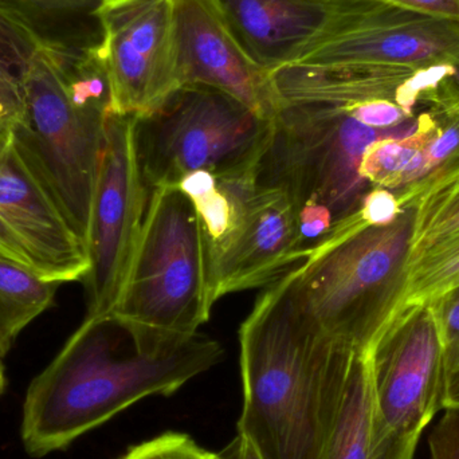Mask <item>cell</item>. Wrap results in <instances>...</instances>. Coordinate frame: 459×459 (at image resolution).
<instances>
[{
  "label": "cell",
  "mask_w": 459,
  "mask_h": 459,
  "mask_svg": "<svg viewBox=\"0 0 459 459\" xmlns=\"http://www.w3.org/2000/svg\"><path fill=\"white\" fill-rule=\"evenodd\" d=\"M375 399V444L394 449L420 442L441 411L446 342L433 305L402 310L369 351Z\"/></svg>",
  "instance_id": "8"
},
{
  "label": "cell",
  "mask_w": 459,
  "mask_h": 459,
  "mask_svg": "<svg viewBox=\"0 0 459 459\" xmlns=\"http://www.w3.org/2000/svg\"><path fill=\"white\" fill-rule=\"evenodd\" d=\"M0 258L48 282L82 281L88 246L30 171L13 137H0Z\"/></svg>",
  "instance_id": "12"
},
{
  "label": "cell",
  "mask_w": 459,
  "mask_h": 459,
  "mask_svg": "<svg viewBox=\"0 0 459 459\" xmlns=\"http://www.w3.org/2000/svg\"><path fill=\"white\" fill-rule=\"evenodd\" d=\"M459 406V344L446 347V382L442 410Z\"/></svg>",
  "instance_id": "31"
},
{
  "label": "cell",
  "mask_w": 459,
  "mask_h": 459,
  "mask_svg": "<svg viewBox=\"0 0 459 459\" xmlns=\"http://www.w3.org/2000/svg\"><path fill=\"white\" fill-rule=\"evenodd\" d=\"M58 286L0 258V337L5 344L11 347L16 336L53 305Z\"/></svg>",
  "instance_id": "21"
},
{
  "label": "cell",
  "mask_w": 459,
  "mask_h": 459,
  "mask_svg": "<svg viewBox=\"0 0 459 459\" xmlns=\"http://www.w3.org/2000/svg\"><path fill=\"white\" fill-rule=\"evenodd\" d=\"M429 305L436 310L446 347L459 344V286Z\"/></svg>",
  "instance_id": "30"
},
{
  "label": "cell",
  "mask_w": 459,
  "mask_h": 459,
  "mask_svg": "<svg viewBox=\"0 0 459 459\" xmlns=\"http://www.w3.org/2000/svg\"><path fill=\"white\" fill-rule=\"evenodd\" d=\"M272 121L218 89L182 86L150 115L134 117L145 185L178 187L196 171L220 179L258 175Z\"/></svg>",
  "instance_id": "6"
},
{
  "label": "cell",
  "mask_w": 459,
  "mask_h": 459,
  "mask_svg": "<svg viewBox=\"0 0 459 459\" xmlns=\"http://www.w3.org/2000/svg\"><path fill=\"white\" fill-rule=\"evenodd\" d=\"M110 115L109 80L97 48L37 51L24 78L23 115L10 134L86 246Z\"/></svg>",
  "instance_id": "3"
},
{
  "label": "cell",
  "mask_w": 459,
  "mask_h": 459,
  "mask_svg": "<svg viewBox=\"0 0 459 459\" xmlns=\"http://www.w3.org/2000/svg\"><path fill=\"white\" fill-rule=\"evenodd\" d=\"M418 123L420 115L396 128L375 129L334 105L282 104L273 118L256 182L283 191L297 212L317 204L339 222L371 190L359 174L364 151L377 140L411 134Z\"/></svg>",
  "instance_id": "7"
},
{
  "label": "cell",
  "mask_w": 459,
  "mask_h": 459,
  "mask_svg": "<svg viewBox=\"0 0 459 459\" xmlns=\"http://www.w3.org/2000/svg\"><path fill=\"white\" fill-rule=\"evenodd\" d=\"M212 455L186 434L167 433L132 447L120 459H212Z\"/></svg>",
  "instance_id": "25"
},
{
  "label": "cell",
  "mask_w": 459,
  "mask_h": 459,
  "mask_svg": "<svg viewBox=\"0 0 459 459\" xmlns=\"http://www.w3.org/2000/svg\"><path fill=\"white\" fill-rule=\"evenodd\" d=\"M2 359L3 358H0V395H2L5 387L4 366H3Z\"/></svg>",
  "instance_id": "33"
},
{
  "label": "cell",
  "mask_w": 459,
  "mask_h": 459,
  "mask_svg": "<svg viewBox=\"0 0 459 459\" xmlns=\"http://www.w3.org/2000/svg\"><path fill=\"white\" fill-rule=\"evenodd\" d=\"M37 35L0 4V137L8 136L23 115V82L37 51Z\"/></svg>",
  "instance_id": "18"
},
{
  "label": "cell",
  "mask_w": 459,
  "mask_h": 459,
  "mask_svg": "<svg viewBox=\"0 0 459 459\" xmlns=\"http://www.w3.org/2000/svg\"><path fill=\"white\" fill-rule=\"evenodd\" d=\"M102 0H0L37 35L43 46L91 50L102 40L97 10Z\"/></svg>",
  "instance_id": "17"
},
{
  "label": "cell",
  "mask_w": 459,
  "mask_h": 459,
  "mask_svg": "<svg viewBox=\"0 0 459 459\" xmlns=\"http://www.w3.org/2000/svg\"><path fill=\"white\" fill-rule=\"evenodd\" d=\"M150 188L145 185L134 137V116H109L91 210L83 278L86 317H107L117 305L139 243Z\"/></svg>",
  "instance_id": "9"
},
{
  "label": "cell",
  "mask_w": 459,
  "mask_h": 459,
  "mask_svg": "<svg viewBox=\"0 0 459 459\" xmlns=\"http://www.w3.org/2000/svg\"><path fill=\"white\" fill-rule=\"evenodd\" d=\"M225 358L218 340L198 333L172 348L140 344L115 317H85L32 380L22 442L32 457L66 449L148 396H169Z\"/></svg>",
  "instance_id": "2"
},
{
  "label": "cell",
  "mask_w": 459,
  "mask_h": 459,
  "mask_svg": "<svg viewBox=\"0 0 459 459\" xmlns=\"http://www.w3.org/2000/svg\"><path fill=\"white\" fill-rule=\"evenodd\" d=\"M212 459H226V458L223 457L222 455H212Z\"/></svg>",
  "instance_id": "35"
},
{
  "label": "cell",
  "mask_w": 459,
  "mask_h": 459,
  "mask_svg": "<svg viewBox=\"0 0 459 459\" xmlns=\"http://www.w3.org/2000/svg\"><path fill=\"white\" fill-rule=\"evenodd\" d=\"M420 442L394 449L375 444V399L368 351L353 359L323 459H414Z\"/></svg>",
  "instance_id": "16"
},
{
  "label": "cell",
  "mask_w": 459,
  "mask_h": 459,
  "mask_svg": "<svg viewBox=\"0 0 459 459\" xmlns=\"http://www.w3.org/2000/svg\"><path fill=\"white\" fill-rule=\"evenodd\" d=\"M10 350V345L5 344V342H3L2 337H0V358H4V356L7 355L8 351Z\"/></svg>",
  "instance_id": "34"
},
{
  "label": "cell",
  "mask_w": 459,
  "mask_h": 459,
  "mask_svg": "<svg viewBox=\"0 0 459 459\" xmlns=\"http://www.w3.org/2000/svg\"><path fill=\"white\" fill-rule=\"evenodd\" d=\"M418 202L395 222L368 226L358 210L333 223L283 275L299 307L333 339L371 351L390 323L409 275Z\"/></svg>",
  "instance_id": "4"
},
{
  "label": "cell",
  "mask_w": 459,
  "mask_h": 459,
  "mask_svg": "<svg viewBox=\"0 0 459 459\" xmlns=\"http://www.w3.org/2000/svg\"><path fill=\"white\" fill-rule=\"evenodd\" d=\"M235 209L226 234L207 245L212 299L267 288L307 256L299 212L283 191L256 182V175L228 178Z\"/></svg>",
  "instance_id": "11"
},
{
  "label": "cell",
  "mask_w": 459,
  "mask_h": 459,
  "mask_svg": "<svg viewBox=\"0 0 459 459\" xmlns=\"http://www.w3.org/2000/svg\"><path fill=\"white\" fill-rule=\"evenodd\" d=\"M459 234V177L418 201L411 259Z\"/></svg>",
  "instance_id": "23"
},
{
  "label": "cell",
  "mask_w": 459,
  "mask_h": 459,
  "mask_svg": "<svg viewBox=\"0 0 459 459\" xmlns=\"http://www.w3.org/2000/svg\"><path fill=\"white\" fill-rule=\"evenodd\" d=\"M458 286L459 234L410 262L406 285L391 320L406 307L431 304Z\"/></svg>",
  "instance_id": "22"
},
{
  "label": "cell",
  "mask_w": 459,
  "mask_h": 459,
  "mask_svg": "<svg viewBox=\"0 0 459 459\" xmlns=\"http://www.w3.org/2000/svg\"><path fill=\"white\" fill-rule=\"evenodd\" d=\"M214 2L246 53L269 73L297 64L318 46L388 7L377 0Z\"/></svg>",
  "instance_id": "13"
},
{
  "label": "cell",
  "mask_w": 459,
  "mask_h": 459,
  "mask_svg": "<svg viewBox=\"0 0 459 459\" xmlns=\"http://www.w3.org/2000/svg\"><path fill=\"white\" fill-rule=\"evenodd\" d=\"M222 455L226 459H262L259 457L254 445L246 437L239 436V434H238L228 453Z\"/></svg>",
  "instance_id": "32"
},
{
  "label": "cell",
  "mask_w": 459,
  "mask_h": 459,
  "mask_svg": "<svg viewBox=\"0 0 459 459\" xmlns=\"http://www.w3.org/2000/svg\"><path fill=\"white\" fill-rule=\"evenodd\" d=\"M459 56V22L385 7L332 38L297 64L368 65L420 70Z\"/></svg>",
  "instance_id": "15"
},
{
  "label": "cell",
  "mask_w": 459,
  "mask_h": 459,
  "mask_svg": "<svg viewBox=\"0 0 459 459\" xmlns=\"http://www.w3.org/2000/svg\"><path fill=\"white\" fill-rule=\"evenodd\" d=\"M429 109L436 117L437 134L426 147L417 171L394 193L402 207L459 177V107Z\"/></svg>",
  "instance_id": "20"
},
{
  "label": "cell",
  "mask_w": 459,
  "mask_h": 459,
  "mask_svg": "<svg viewBox=\"0 0 459 459\" xmlns=\"http://www.w3.org/2000/svg\"><path fill=\"white\" fill-rule=\"evenodd\" d=\"M215 302L198 212L178 187L151 191L139 243L115 317L140 344H185L212 317Z\"/></svg>",
  "instance_id": "5"
},
{
  "label": "cell",
  "mask_w": 459,
  "mask_h": 459,
  "mask_svg": "<svg viewBox=\"0 0 459 459\" xmlns=\"http://www.w3.org/2000/svg\"><path fill=\"white\" fill-rule=\"evenodd\" d=\"M437 134L430 109L420 113L417 129L406 136L385 137L372 143L361 158L359 174L369 187L398 191L412 177L429 143Z\"/></svg>",
  "instance_id": "19"
},
{
  "label": "cell",
  "mask_w": 459,
  "mask_h": 459,
  "mask_svg": "<svg viewBox=\"0 0 459 459\" xmlns=\"http://www.w3.org/2000/svg\"><path fill=\"white\" fill-rule=\"evenodd\" d=\"M97 18L112 113L150 115L182 88L174 0H102Z\"/></svg>",
  "instance_id": "10"
},
{
  "label": "cell",
  "mask_w": 459,
  "mask_h": 459,
  "mask_svg": "<svg viewBox=\"0 0 459 459\" xmlns=\"http://www.w3.org/2000/svg\"><path fill=\"white\" fill-rule=\"evenodd\" d=\"M398 10L429 18L459 22V0H377Z\"/></svg>",
  "instance_id": "29"
},
{
  "label": "cell",
  "mask_w": 459,
  "mask_h": 459,
  "mask_svg": "<svg viewBox=\"0 0 459 459\" xmlns=\"http://www.w3.org/2000/svg\"><path fill=\"white\" fill-rule=\"evenodd\" d=\"M337 107V105H334ZM348 115L359 123L375 129H393L403 126L415 117V113H409L393 100L377 99L356 104L342 105Z\"/></svg>",
  "instance_id": "26"
},
{
  "label": "cell",
  "mask_w": 459,
  "mask_h": 459,
  "mask_svg": "<svg viewBox=\"0 0 459 459\" xmlns=\"http://www.w3.org/2000/svg\"><path fill=\"white\" fill-rule=\"evenodd\" d=\"M182 86L218 89L264 120L282 108L272 73L250 58L214 0H174Z\"/></svg>",
  "instance_id": "14"
},
{
  "label": "cell",
  "mask_w": 459,
  "mask_h": 459,
  "mask_svg": "<svg viewBox=\"0 0 459 459\" xmlns=\"http://www.w3.org/2000/svg\"><path fill=\"white\" fill-rule=\"evenodd\" d=\"M415 86L420 104L429 108L459 107V56L447 64L418 70Z\"/></svg>",
  "instance_id": "24"
},
{
  "label": "cell",
  "mask_w": 459,
  "mask_h": 459,
  "mask_svg": "<svg viewBox=\"0 0 459 459\" xmlns=\"http://www.w3.org/2000/svg\"><path fill=\"white\" fill-rule=\"evenodd\" d=\"M358 348L321 331L285 278L240 324L238 434L262 459H323Z\"/></svg>",
  "instance_id": "1"
},
{
  "label": "cell",
  "mask_w": 459,
  "mask_h": 459,
  "mask_svg": "<svg viewBox=\"0 0 459 459\" xmlns=\"http://www.w3.org/2000/svg\"><path fill=\"white\" fill-rule=\"evenodd\" d=\"M431 459H459V406L445 409L429 437Z\"/></svg>",
  "instance_id": "28"
},
{
  "label": "cell",
  "mask_w": 459,
  "mask_h": 459,
  "mask_svg": "<svg viewBox=\"0 0 459 459\" xmlns=\"http://www.w3.org/2000/svg\"><path fill=\"white\" fill-rule=\"evenodd\" d=\"M358 212L368 226H387L398 220L402 206L393 191L372 187L361 199Z\"/></svg>",
  "instance_id": "27"
}]
</instances>
